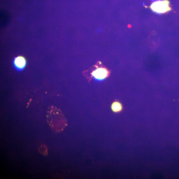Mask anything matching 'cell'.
Listing matches in <instances>:
<instances>
[{
  "label": "cell",
  "instance_id": "cell-1",
  "mask_svg": "<svg viewBox=\"0 0 179 179\" xmlns=\"http://www.w3.org/2000/svg\"><path fill=\"white\" fill-rule=\"evenodd\" d=\"M47 119L51 128L56 132H62L67 126V121L61 111L53 106L49 108Z\"/></svg>",
  "mask_w": 179,
  "mask_h": 179
},
{
  "label": "cell",
  "instance_id": "cell-2",
  "mask_svg": "<svg viewBox=\"0 0 179 179\" xmlns=\"http://www.w3.org/2000/svg\"><path fill=\"white\" fill-rule=\"evenodd\" d=\"M150 7L153 12L158 14L165 13L171 9L169 7V2L167 0L155 1L152 3Z\"/></svg>",
  "mask_w": 179,
  "mask_h": 179
},
{
  "label": "cell",
  "instance_id": "cell-3",
  "mask_svg": "<svg viewBox=\"0 0 179 179\" xmlns=\"http://www.w3.org/2000/svg\"><path fill=\"white\" fill-rule=\"evenodd\" d=\"M91 74L96 79L102 80L107 77L109 72L107 68L101 67L96 69Z\"/></svg>",
  "mask_w": 179,
  "mask_h": 179
},
{
  "label": "cell",
  "instance_id": "cell-4",
  "mask_svg": "<svg viewBox=\"0 0 179 179\" xmlns=\"http://www.w3.org/2000/svg\"><path fill=\"white\" fill-rule=\"evenodd\" d=\"M26 60L23 56H19L15 57L14 60L15 68L19 71H22L26 65Z\"/></svg>",
  "mask_w": 179,
  "mask_h": 179
},
{
  "label": "cell",
  "instance_id": "cell-5",
  "mask_svg": "<svg viewBox=\"0 0 179 179\" xmlns=\"http://www.w3.org/2000/svg\"><path fill=\"white\" fill-rule=\"evenodd\" d=\"M111 108L115 112H118L120 111L122 109V105L119 102H115L112 105Z\"/></svg>",
  "mask_w": 179,
  "mask_h": 179
},
{
  "label": "cell",
  "instance_id": "cell-6",
  "mask_svg": "<svg viewBox=\"0 0 179 179\" xmlns=\"http://www.w3.org/2000/svg\"><path fill=\"white\" fill-rule=\"evenodd\" d=\"M38 151L41 155L45 156H47L48 153V148L47 147L44 145H41L38 149Z\"/></svg>",
  "mask_w": 179,
  "mask_h": 179
}]
</instances>
